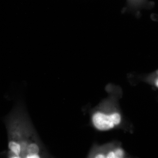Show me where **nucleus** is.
<instances>
[{
    "mask_svg": "<svg viewBox=\"0 0 158 158\" xmlns=\"http://www.w3.org/2000/svg\"><path fill=\"white\" fill-rule=\"evenodd\" d=\"M115 154L116 158H121L123 156V151L121 149H118L116 151Z\"/></svg>",
    "mask_w": 158,
    "mask_h": 158,
    "instance_id": "4",
    "label": "nucleus"
},
{
    "mask_svg": "<svg viewBox=\"0 0 158 158\" xmlns=\"http://www.w3.org/2000/svg\"><path fill=\"white\" fill-rule=\"evenodd\" d=\"M6 124L9 140L8 157L26 158L29 144L38 141L27 118L22 110L16 108L6 119Z\"/></svg>",
    "mask_w": 158,
    "mask_h": 158,
    "instance_id": "1",
    "label": "nucleus"
},
{
    "mask_svg": "<svg viewBox=\"0 0 158 158\" xmlns=\"http://www.w3.org/2000/svg\"><path fill=\"white\" fill-rule=\"evenodd\" d=\"M107 158H116V154L113 152H110L107 156Z\"/></svg>",
    "mask_w": 158,
    "mask_h": 158,
    "instance_id": "5",
    "label": "nucleus"
},
{
    "mask_svg": "<svg viewBox=\"0 0 158 158\" xmlns=\"http://www.w3.org/2000/svg\"><path fill=\"white\" fill-rule=\"evenodd\" d=\"M112 121L114 125H118L120 123L121 117L118 113H114L110 115Z\"/></svg>",
    "mask_w": 158,
    "mask_h": 158,
    "instance_id": "3",
    "label": "nucleus"
},
{
    "mask_svg": "<svg viewBox=\"0 0 158 158\" xmlns=\"http://www.w3.org/2000/svg\"><path fill=\"white\" fill-rule=\"evenodd\" d=\"M95 158H105V156L103 155L102 154H99L98 155L96 156Z\"/></svg>",
    "mask_w": 158,
    "mask_h": 158,
    "instance_id": "7",
    "label": "nucleus"
},
{
    "mask_svg": "<svg viewBox=\"0 0 158 158\" xmlns=\"http://www.w3.org/2000/svg\"><path fill=\"white\" fill-rule=\"evenodd\" d=\"M155 83L156 86L158 88V71L156 72V73L155 80Z\"/></svg>",
    "mask_w": 158,
    "mask_h": 158,
    "instance_id": "6",
    "label": "nucleus"
},
{
    "mask_svg": "<svg viewBox=\"0 0 158 158\" xmlns=\"http://www.w3.org/2000/svg\"><path fill=\"white\" fill-rule=\"evenodd\" d=\"M92 121L95 127L100 131H106L113 128L114 126L110 115L108 116L103 113H95L92 118Z\"/></svg>",
    "mask_w": 158,
    "mask_h": 158,
    "instance_id": "2",
    "label": "nucleus"
}]
</instances>
